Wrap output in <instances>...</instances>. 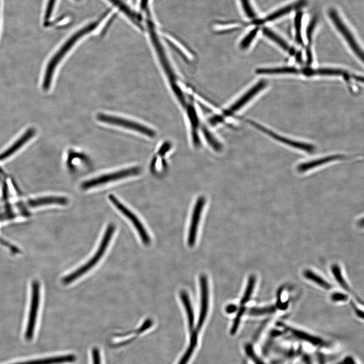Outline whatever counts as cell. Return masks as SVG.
I'll use <instances>...</instances> for the list:
<instances>
[{
    "instance_id": "f1b7e54d",
    "label": "cell",
    "mask_w": 364,
    "mask_h": 364,
    "mask_svg": "<svg viewBox=\"0 0 364 364\" xmlns=\"http://www.w3.org/2000/svg\"><path fill=\"white\" fill-rule=\"evenodd\" d=\"M289 330L294 336L303 340L311 342L314 344H320L322 343L320 338L311 336L305 332L298 330V329L289 328Z\"/></svg>"
},
{
    "instance_id": "f546056e",
    "label": "cell",
    "mask_w": 364,
    "mask_h": 364,
    "mask_svg": "<svg viewBox=\"0 0 364 364\" xmlns=\"http://www.w3.org/2000/svg\"><path fill=\"white\" fill-rule=\"evenodd\" d=\"M258 31V28H253L242 39L239 43V48L241 50H246L250 47L257 36Z\"/></svg>"
},
{
    "instance_id": "d6a6232c",
    "label": "cell",
    "mask_w": 364,
    "mask_h": 364,
    "mask_svg": "<svg viewBox=\"0 0 364 364\" xmlns=\"http://www.w3.org/2000/svg\"><path fill=\"white\" fill-rule=\"evenodd\" d=\"M240 1L247 17L250 19H254L256 14L251 4L250 0H240Z\"/></svg>"
},
{
    "instance_id": "44dd1931",
    "label": "cell",
    "mask_w": 364,
    "mask_h": 364,
    "mask_svg": "<svg viewBox=\"0 0 364 364\" xmlns=\"http://www.w3.org/2000/svg\"><path fill=\"white\" fill-rule=\"evenodd\" d=\"M68 203L67 198L60 196H46L30 200L28 204L31 207H38L50 204L65 205Z\"/></svg>"
},
{
    "instance_id": "e0dca14e",
    "label": "cell",
    "mask_w": 364,
    "mask_h": 364,
    "mask_svg": "<svg viewBox=\"0 0 364 364\" xmlns=\"http://www.w3.org/2000/svg\"><path fill=\"white\" fill-rule=\"evenodd\" d=\"M36 133L34 129L30 128L16 141L11 147L5 151L0 154V161H3L10 157L15 152L18 151L25 145Z\"/></svg>"
},
{
    "instance_id": "d590c367",
    "label": "cell",
    "mask_w": 364,
    "mask_h": 364,
    "mask_svg": "<svg viewBox=\"0 0 364 364\" xmlns=\"http://www.w3.org/2000/svg\"><path fill=\"white\" fill-rule=\"evenodd\" d=\"M349 296L345 293L336 292L333 293L331 296V299L334 302H343L348 300Z\"/></svg>"
},
{
    "instance_id": "7a4b0ae2",
    "label": "cell",
    "mask_w": 364,
    "mask_h": 364,
    "mask_svg": "<svg viewBox=\"0 0 364 364\" xmlns=\"http://www.w3.org/2000/svg\"><path fill=\"white\" fill-rule=\"evenodd\" d=\"M109 13V11L106 12L96 21L90 23L77 31L65 42L54 56L51 59L47 65L43 82L42 87L44 91H47L50 89L56 67L68 52L80 39L86 34L94 30L102 21L106 18Z\"/></svg>"
},
{
    "instance_id": "484cf974",
    "label": "cell",
    "mask_w": 364,
    "mask_h": 364,
    "mask_svg": "<svg viewBox=\"0 0 364 364\" xmlns=\"http://www.w3.org/2000/svg\"><path fill=\"white\" fill-rule=\"evenodd\" d=\"M304 276L307 280L314 283L325 290H330L333 288L330 283L323 279L322 276L310 269L304 271Z\"/></svg>"
},
{
    "instance_id": "ab89813d",
    "label": "cell",
    "mask_w": 364,
    "mask_h": 364,
    "mask_svg": "<svg viewBox=\"0 0 364 364\" xmlns=\"http://www.w3.org/2000/svg\"><path fill=\"white\" fill-rule=\"evenodd\" d=\"M92 357L93 364H101L100 351L98 348L95 347L92 350Z\"/></svg>"
},
{
    "instance_id": "52a82bcc",
    "label": "cell",
    "mask_w": 364,
    "mask_h": 364,
    "mask_svg": "<svg viewBox=\"0 0 364 364\" xmlns=\"http://www.w3.org/2000/svg\"><path fill=\"white\" fill-rule=\"evenodd\" d=\"M109 198L116 209L132 222L143 244L149 246L151 243V238L140 220L114 196L110 195Z\"/></svg>"
},
{
    "instance_id": "83f0119b",
    "label": "cell",
    "mask_w": 364,
    "mask_h": 364,
    "mask_svg": "<svg viewBox=\"0 0 364 364\" xmlns=\"http://www.w3.org/2000/svg\"><path fill=\"white\" fill-rule=\"evenodd\" d=\"M276 309L277 308L272 305L264 307L252 308L249 309V314L253 316L270 315L275 313Z\"/></svg>"
},
{
    "instance_id": "277c9868",
    "label": "cell",
    "mask_w": 364,
    "mask_h": 364,
    "mask_svg": "<svg viewBox=\"0 0 364 364\" xmlns=\"http://www.w3.org/2000/svg\"><path fill=\"white\" fill-rule=\"evenodd\" d=\"M141 172L140 167L129 168L85 181L82 184L81 188L83 190H87L111 182L137 176L140 175Z\"/></svg>"
},
{
    "instance_id": "6da1fadb",
    "label": "cell",
    "mask_w": 364,
    "mask_h": 364,
    "mask_svg": "<svg viewBox=\"0 0 364 364\" xmlns=\"http://www.w3.org/2000/svg\"><path fill=\"white\" fill-rule=\"evenodd\" d=\"M147 26L151 41L163 71L167 78L170 89L179 103L184 109L188 102L186 95L183 89L179 77L173 67L166 51L156 30L149 12H147Z\"/></svg>"
},
{
    "instance_id": "ffe728a7",
    "label": "cell",
    "mask_w": 364,
    "mask_h": 364,
    "mask_svg": "<svg viewBox=\"0 0 364 364\" xmlns=\"http://www.w3.org/2000/svg\"><path fill=\"white\" fill-rule=\"evenodd\" d=\"M301 69L294 67H281L271 68H258L255 73L258 75L281 74H300Z\"/></svg>"
},
{
    "instance_id": "60d3db41",
    "label": "cell",
    "mask_w": 364,
    "mask_h": 364,
    "mask_svg": "<svg viewBox=\"0 0 364 364\" xmlns=\"http://www.w3.org/2000/svg\"><path fill=\"white\" fill-rule=\"evenodd\" d=\"M238 309V308L236 305L234 304H230L228 306H227L226 308V313L228 314H231L235 313V311H236Z\"/></svg>"
},
{
    "instance_id": "5b68a950",
    "label": "cell",
    "mask_w": 364,
    "mask_h": 364,
    "mask_svg": "<svg viewBox=\"0 0 364 364\" xmlns=\"http://www.w3.org/2000/svg\"><path fill=\"white\" fill-rule=\"evenodd\" d=\"M267 83L262 80L256 83L244 94L238 97L228 108L224 110L222 115L225 117H230L236 114L244 108L259 93L266 87Z\"/></svg>"
},
{
    "instance_id": "4316f807",
    "label": "cell",
    "mask_w": 364,
    "mask_h": 364,
    "mask_svg": "<svg viewBox=\"0 0 364 364\" xmlns=\"http://www.w3.org/2000/svg\"><path fill=\"white\" fill-rule=\"evenodd\" d=\"M256 282V277L253 275L250 276L246 289L244 294V296L242 297L240 301L241 306H245L251 300L253 293Z\"/></svg>"
},
{
    "instance_id": "5bb4252c",
    "label": "cell",
    "mask_w": 364,
    "mask_h": 364,
    "mask_svg": "<svg viewBox=\"0 0 364 364\" xmlns=\"http://www.w3.org/2000/svg\"><path fill=\"white\" fill-rule=\"evenodd\" d=\"M308 3V0H299L288 6H285L274 13L269 15L265 19L262 20H255L252 23L254 25H261L266 22H272L284 16L293 10L299 9L306 6Z\"/></svg>"
},
{
    "instance_id": "b9f144b4",
    "label": "cell",
    "mask_w": 364,
    "mask_h": 364,
    "mask_svg": "<svg viewBox=\"0 0 364 364\" xmlns=\"http://www.w3.org/2000/svg\"><path fill=\"white\" fill-rule=\"evenodd\" d=\"M353 307L354 308V311L355 313H356L357 315L360 318H361L362 319L364 318V313L363 311L361 310L360 309H359L358 307H357L354 304H353Z\"/></svg>"
},
{
    "instance_id": "3957f363",
    "label": "cell",
    "mask_w": 364,
    "mask_h": 364,
    "mask_svg": "<svg viewBox=\"0 0 364 364\" xmlns=\"http://www.w3.org/2000/svg\"><path fill=\"white\" fill-rule=\"evenodd\" d=\"M115 230V226L114 224H111L109 225L105 234H104L98 249L94 254V256L91 257L90 261L83 266L65 277L62 280L63 284L67 285L74 282L84 274L88 272L98 263L106 253Z\"/></svg>"
},
{
    "instance_id": "30bf717a",
    "label": "cell",
    "mask_w": 364,
    "mask_h": 364,
    "mask_svg": "<svg viewBox=\"0 0 364 364\" xmlns=\"http://www.w3.org/2000/svg\"><path fill=\"white\" fill-rule=\"evenodd\" d=\"M329 15L332 20L335 26L342 34L346 42H348L354 53L362 61L364 60L363 51L360 47L358 43L354 37L353 34L346 27L340 18L337 12L334 9H331L329 11Z\"/></svg>"
},
{
    "instance_id": "74e56055",
    "label": "cell",
    "mask_w": 364,
    "mask_h": 364,
    "mask_svg": "<svg viewBox=\"0 0 364 364\" xmlns=\"http://www.w3.org/2000/svg\"><path fill=\"white\" fill-rule=\"evenodd\" d=\"M56 0H49V2L46 8L45 19L46 21L50 19L53 14Z\"/></svg>"
},
{
    "instance_id": "cb8c5ba5",
    "label": "cell",
    "mask_w": 364,
    "mask_h": 364,
    "mask_svg": "<svg viewBox=\"0 0 364 364\" xmlns=\"http://www.w3.org/2000/svg\"><path fill=\"white\" fill-rule=\"evenodd\" d=\"M332 272L337 282L339 285L346 291L353 294L354 296L357 299V301L363 305V302L360 299L355 293L353 291V290L344 278L341 270L339 266L337 265H334L332 267Z\"/></svg>"
},
{
    "instance_id": "603a6c76",
    "label": "cell",
    "mask_w": 364,
    "mask_h": 364,
    "mask_svg": "<svg viewBox=\"0 0 364 364\" xmlns=\"http://www.w3.org/2000/svg\"><path fill=\"white\" fill-rule=\"evenodd\" d=\"M263 33L264 35L272 40L277 45L280 46L281 48L286 52H288L291 56H293L296 54V51L294 48L290 47L289 44L281 37L278 35L272 30L269 28L265 27L263 28Z\"/></svg>"
},
{
    "instance_id": "7c38bea8",
    "label": "cell",
    "mask_w": 364,
    "mask_h": 364,
    "mask_svg": "<svg viewBox=\"0 0 364 364\" xmlns=\"http://www.w3.org/2000/svg\"><path fill=\"white\" fill-rule=\"evenodd\" d=\"M205 204L206 199L202 196L197 199L194 206L188 236V244L190 247H193L196 244L198 229Z\"/></svg>"
},
{
    "instance_id": "8992f818",
    "label": "cell",
    "mask_w": 364,
    "mask_h": 364,
    "mask_svg": "<svg viewBox=\"0 0 364 364\" xmlns=\"http://www.w3.org/2000/svg\"><path fill=\"white\" fill-rule=\"evenodd\" d=\"M96 117L102 123L128 129L150 138L155 137L157 134L152 129L131 120L103 113H99Z\"/></svg>"
},
{
    "instance_id": "d6986e66",
    "label": "cell",
    "mask_w": 364,
    "mask_h": 364,
    "mask_svg": "<svg viewBox=\"0 0 364 364\" xmlns=\"http://www.w3.org/2000/svg\"><path fill=\"white\" fill-rule=\"evenodd\" d=\"M75 355L69 354L61 356L15 363L13 364H61L74 363L76 361Z\"/></svg>"
},
{
    "instance_id": "2e32d148",
    "label": "cell",
    "mask_w": 364,
    "mask_h": 364,
    "mask_svg": "<svg viewBox=\"0 0 364 364\" xmlns=\"http://www.w3.org/2000/svg\"><path fill=\"white\" fill-rule=\"evenodd\" d=\"M108 1L125 14L137 28L141 30H144L140 16L132 9L123 0H108Z\"/></svg>"
},
{
    "instance_id": "ac0fdd59",
    "label": "cell",
    "mask_w": 364,
    "mask_h": 364,
    "mask_svg": "<svg viewBox=\"0 0 364 364\" xmlns=\"http://www.w3.org/2000/svg\"><path fill=\"white\" fill-rule=\"evenodd\" d=\"M306 76H342L349 77V74L342 69L335 68H304L301 69V73Z\"/></svg>"
},
{
    "instance_id": "9a60e30c",
    "label": "cell",
    "mask_w": 364,
    "mask_h": 364,
    "mask_svg": "<svg viewBox=\"0 0 364 364\" xmlns=\"http://www.w3.org/2000/svg\"><path fill=\"white\" fill-rule=\"evenodd\" d=\"M348 158V156L342 154L329 155L321 159L301 163L298 166L297 170L299 172L303 173L329 163L346 160Z\"/></svg>"
},
{
    "instance_id": "8fae6325",
    "label": "cell",
    "mask_w": 364,
    "mask_h": 364,
    "mask_svg": "<svg viewBox=\"0 0 364 364\" xmlns=\"http://www.w3.org/2000/svg\"><path fill=\"white\" fill-rule=\"evenodd\" d=\"M40 302V284L34 280L32 283L31 300L29 318L26 333L27 340H31L35 328Z\"/></svg>"
},
{
    "instance_id": "1f68e13d",
    "label": "cell",
    "mask_w": 364,
    "mask_h": 364,
    "mask_svg": "<svg viewBox=\"0 0 364 364\" xmlns=\"http://www.w3.org/2000/svg\"><path fill=\"white\" fill-rule=\"evenodd\" d=\"M246 311V308L245 306H241L238 309L237 314L234 321L233 324L231 329L230 333L232 335H235L238 329L241 320L243 316H244Z\"/></svg>"
},
{
    "instance_id": "e575fe53",
    "label": "cell",
    "mask_w": 364,
    "mask_h": 364,
    "mask_svg": "<svg viewBox=\"0 0 364 364\" xmlns=\"http://www.w3.org/2000/svg\"><path fill=\"white\" fill-rule=\"evenodd\" d=\"M317 22L316 17H314L309 22L306 30V37L309 42L312 40V36Z\"/></svg>"
},
{
    "instance_id": "9c48e42d",
    "label": "cell",
    "mask_w": 364,
    "mask_h": 364,
    "mask_svg": "<svg viewBox=\"0 0 364 364\" xmlns=\"http://www.w3.org/2000/svg\"><path fill=\"white\" fill-rule=\"evenodd\" d=\"M247 121L253 127L272 137L276 141L284 144L309 153H313L315 150V147L313 144L290 140V139L273 132L253 120L248 119Z\"/></svg>"
},
{
    "instance_id": "4fadbf2b",
    "label": "cell",
    "mask_w": 364,
    "mask_h": 364,
    "mask_svg": "<svg viewBox=\"0 0 364 364\" xmlns=\"http://www.w3.org/2000/svg\"><path fill=\"white\" fill-rule=\"evenodd\" d=\"M200 308L199 316L196 326V331L199 332L205 321L209 307V287L207 277L204 274L200 276Z\"/></svg>"
},
{
    "instance_id": "ba28073f",
    "label": "cell",
    "mask_w": 364,
    "mask_h": 364,
    "mask_svg": "<svg viewBox=\"0 0 364 364\" xmlns=\"http://www.w3.org/2000/svg\"><path fill=\"white\" fill-rule=\"evenodd\" d=\"M184 109L190 127L193 143L195 147L199 148L201 145L199 132L201 124L198 111L192 97L188 100Z\"/></svg>"
},
{
    "instance_id": "7402d4cb",
    "label": "cell",
    "mask_w": 364,
    "mask_h": 364,
    "mask_svg": "<svg viewBox=\"0 0 364 364\" xmlns=\"http://www.w3.org/2000/svg\"><path fill=\"white\" fill-rule=\"evenodd\" d=\"M180 298L186 312L189 328L190 331L192 332L194 331L195 317L192 302H191L188 294L185 290H182L180 292Z\"/></svg>"
},
{
    "instance_id": "f35d334b",
    "label": "cell",
    "mask_w": 364,
    "mask_h": 364,
    "mask_svg": "<svg viewBox=\"0 0 364 364\" xmlns=\"http://www.w3.org/2000/svg\"><path fill=\"white\" fill-rule=\"evenodd\" d=\"M0 244L8 248L13 253H20L21 252V250L18 248L11 245L9 242L2 238H0Z\"/></svg>"
},
{
    "instance_id": "8d00e7d4",
    "label": "cell",
    "mask_w": 364,
    "mask_h": 364,
    "mask_svg": "<svg viewBox=\"0 0 364 364\" xmlns=\"http://www.w3.org/2000/svg\"><path fill=\"white\" fill-rule=\"evenodd\" d=\"M165 40L170 47H171L173 49H175V50L177 51L178 53H179V55L182 56L183 59L185 60H188L189 59L190 57L188 54L186 53V52L184 51V50L181 49V48H180L174 42H172L168 39L166 38Z\"/></svg>"
},
{
    "instance_id": "4dcf8cb0",
    "label": "cell",
    "mask_w": 364,
    "mask_h": 364,
    "mask_svg": "<svg viewBox=\"0 0 364 364\" xmlns=\"http://www.w3.org/2000/svg\"><path fill=\"white\" fill-rule=\"evenodd\" d=\"M303 13L299 11L297 13L294 18V27L296 30V39L299 44H303V40L302 34V25L303 20Z\"/></svg>"
},
{
    "instance_id": "d4e9b609",
    "label": "cell",
    "mask_w": 364,
    "mask_h": 364,
    "mask_svg": "<svg viewBox=\"0 0 364 364\" xmlns=\"http://www.w3.org/2000/svg\"><path fill=\"white\" fill-rule=\"evenodd\" d=\"M200 130L208 144L215 151L221 152L223 145L215 134L205 125L201 126Z\"/></svg>"
},
{
    "instance_id": "836d02e7",
    "label": "cell",
    "mask_w": 364,
    "mask_h": 364,
    "mask_svg": "<svg viewBox=\"0 0 364 364\" xmlns=\"http://www.w3.org/2000/svg\"><path fill=\"white\" fill-rule=\"evenodd\" d=\"M196 344V342L190 341V344L187 350V352L184 354L183 357L181 359L178 364H187L190 358L192 357Z\"/></svg>"
}]
</instances>
